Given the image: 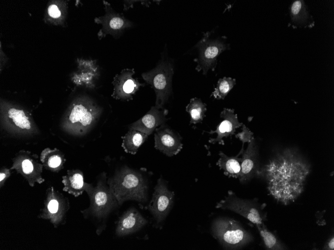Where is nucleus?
Masks as SVG:
<instances>
[{"label":"nucleus","mask_w":334,"mask_h":250,"mask_svg":"<svg viewBox=\"0 0 334 250\" xmlns=\"http://www.w3.org/2000/svg\"><path fill=\"white\" fill-rule=\"evenodd\" d=\"M220 158L217 165L224 173L229 177L238 178L241 170L242 158L236 157H230L220 151L218 153Z\"/></svg>","instance_id":"19"},{"label":"nucleus","mask_w":334,"mask_h":250,"mask_svg":"<svg viewBox=\"0 0 334 250\" xmlns=\"http://www.w3.org/2000/svg\"><path fill=\"white\" fill-rule=\"evenodd\" d=\"M260 236L267 250H286L288 248L280 240L270 232L264 224L256 225Z\"/></svg>","instance_id":"20"},{"label":"nucleus","mask_w":334,"mask_h":250,"mask_svg":"<svg viewBox=\"0 0 334 250\" xmlns=\"http://www.w3.org/2000/svg\"><path fill=\"white\" fill-rule=\"evenodd\" d=\"M220 117L222 120L217 126L216 129L208 132L209 134H217L216 138L209 140L210 143L224 145L223 138L232 136L234 134L236 129L243 125L242 123L239 122L236 114L232 109L224 108L220 113Z\"/></svg>","instance_id":"13"},{"label":"nucleus","mask_w":334,"mask_h":250,"mask_svg":"<svg viewBox=\"0 0 334 250\" xmlns=\"http://www.w3.org/2000/svg\"><path fill=\"white\" fill-rule=\"evenodd\" d=\"M212 234L227 249H240L254 241L252 234L238 222L230 218L216 219L212 224Z\"/></svg>","instance_id":"3"},{"label":"nucleus","mask_w":334,"mask_h":250,"mask_svg":"<svg viewBox=\"0 0 334 250\" xmlns=\"http://www.w3.org/2000/svg\"><path fill=\"white\" fill-rule=\"evenodd\" d=\"M146 170L135 169L124 165L118 171L111 182L112 191L118 205L127 201L136 202L141 209H146L148 199V182Z\"/></svg>","instance_id":"2"},{"label":"nucleus","mask_w":334,"mask_h":250,"mask_svg":"<svg viewBox=\"0 0 334 250\" xmlns=\"http://www.w3.org/2000/svg\"><path fill=\"white\" fill-rule=\"evenodd\" d=\"M71 186L75 190H80L84 186V178L80 173H74L70 179Z\"/></svg>","instance_id":"25"},{"label":"nucleus","mask_w":334,"mask_h":250,"mask_svg":"<svg viewBox=\"0 0 334 250\" xmlns=\"http://www.w3.org/2000/svg\"><path fill=\"white\" fill-rule=\"evenodd\" d=\"M8 115L18 127L26 129L31 128L30 123L22 110L12 108L8 110Z\"/></svg>","instance_id":"23"},{"label":"nucleus","mask_w":334,"mask_h":250,"mask_svg":"<svg viewBox=\"0 0 334 250\" xmlns=\"http://www.w3.org/2000/svg\"><path fill=\"white\" fill-rule=\"evenodd\" d=\"M134 68H126L117 74L112 82L114 88L112 96L116 99L129 101L132 100L134 95L144 83L139 82L133 75Z\"/></svg>","instance_id":"9"},{"label":"nucleus","mask_w":334,"mask_h":250,"mask_svg":"<svg viewBox=\"0 0 334 250\" xmlns=\"http://www.w3.org/2000/svg\"><path fill=\"white\" fill-rule=\"evenodd\" d=\"M242 131L236 135V137L238 138L242 143V148L240 152L242 154L244 151V145L245 143L250 142L254 138L253 133L244 125H242Z\"/></svg>","instance_id":"24"},{"label":"nucleus","mask_w":334,"mask_h":250,"mask_svg":"<svg viewBox=\"0 0 334 250\" xmlns=\"http://www.w3.org/2000/svg\"><path fill=\"white\" fill-rule=\"evenodd\" d=\"M168 114V111L166 109L152 106L144 116L130 124L128 129L139 131L148 136L158 127L164 124L168 120L166 118Z\"/></svg>","instance_id":"12"},{"label":"nucleus","mask_w":334,"mask_h":250,"mask_svg":"<svg viewBox=\"0 0 334 250\" xmlns=\"http://www.w3.org/2000/svg\"><path fill=\"white\" fill-rule=\"evenodd\" d=\"M266 206V204H260L255 199L240 198L229 191L224 198L217 204L216 208L234 212L256 226L264 224L267 220Z\"/></svg>","instance_id":"5"},{"label":"nucleus","mask_w":334,"mask_h":250,"mask_svg":"<svg viewBox=\"0 0 334 250\" xmlns=\"http://www.w3.org/2000/svg\"><path fill=\"white\" fill-rule=\"evenodd\" d=\"M174 193L168 188V183L162 177L157 181L152 199L147 205L155 226L159 228L170 212L174 202Z\"/></svg>","instance_id":"7"},{"label":"nucleus","mask_w":334,"mask_h":250,"mask_svg":"<svg viewBox=\"0 0 334 250\" xmlns=\"http://www.w3.org/2000/svg\"><path fill=\"white\" fill-rule=\"evenodd\" d=\"M173 74V65L164 56L154 68L142 74L144 80L154 89L156 96L155 106L158 108H163L172 93Z\"/></svg>","instance_id":"4"},{"label":"nucleus","mask_w":334,"mask_h":250,"mask_svg":"<svg viewBox=\"0 0 334 250\" xmlns=\"http://www.w3.org/2000/svg\"><path fill=\"white\" fill-rule=\"evenodd\" d=\"M48 15L52 18H58L61 14L60 8L56 4H51L48 9Z\"/></svg>","instance_id":"26"},{"label":"nucleus","mask_w":334,"mask_h":250,"mask_svg":"<svg viewBox=\"0 0 334 250\" xmlns=\"http://www.w3.org/2000/svg\"><path fill=\"white\" fill-rule=\"evenodd\" d=\"M48 208L50 213H56L58 210V203L56 200H52L49 202Z\"/></svg>","instance_id":"29"},{"label":"nucleus","mask_w":334,"mask_h":250,"mask_svg":"<svg viewBox=\"0 0 334 250\" xmlns=\"http://www.w3.org/2000/svg\"><path fill=\"white\" fill-rule=\"evenodd\" d=\"M210 35V32L204 33L196 46L198 49L199 55L198 58L194 60L198 63L196 69L198 71L202 70L204 75L209 69L214 70L218 56L230 48L229 44L224 39L226 37L212 39Z\"/></svg>","instance_id":"6"},{"label":"nucleus","mask_w":334,"mask_h":250,"mask_svg":"<svg viewBox=\"0 0 334 250\" xmlns=\"http://www.w3.org/2000/svg\"><path fill=\"white\" fill-rule=\"evenodd\" d=\"M6 175L4 173H1L0 175V181H2V180L4 179Z\"/></svg>","instance_id":"31"},{"label":"nucleus","mask_w":334,"mask_h":250,"mask_svg":"<svg viewBox=\"0 0 334 250\" xmlns=\"http://www.w3.org/2000/svg\"><path fill=\"white\" fill-rule=\"evenodd\" d=\"M148 221L134 208L126 210L118 221L116 234L120 237H126L141 230Z\"/></svg>","instance_id":"11"},{"label":"nucleus","mask_w":334,"mask_h":250,"mask_svg":"<svg viewBox=\"0 0 334 250\" xmlns=\"http://www.w3.org/2000/svg\"><path fill=\"white\" fill-rule=\"evenodd\" d=\"M206 105L196 97L190 99L186 106V111L190 115V124L200 123L205 116Z\"/></svg>","instance_id":"21"},{"label":"nucleus","mask_w":334,"mask_h":250,"mask_svg":"<svg viewBox=\"0 0 334 250\" xmlns=\"http://www.w3.org/2000/svg\"><path fill=\"white\" fill-rule=\"evenodd\" d=\"M22 170L24 173L28 174L32 172L33 166L32 162L28 160H24L22 163Z\"/></svg>","instance_id":"27"},{"label":"nucleus","mask_w":334,"mask_h":250,"mask_svg":"<svg viewBox=\"0 0 334 250\" xmlns=\"http://www.w3.org/2000/svg\"><path fill=\"white\" fill-rule=\"evenodd\" d=\"M241 170L238 177L242 184L246 183L256 176L258 170V148L255 139L248 143L246 149L243 151Z\"/></svg>","instance_id":"14"},{"label":"nucleus","mask_w":334,"mask_h":250,"mask_svg":"<svg viewBox=\"0 0 334 250\" xmlns=\"http://www.w3.org/2000/svg\"><path fill=\"white\" fill-rule=\"evenodd\" d=\"M324 250H334V236L330 237L326 242L323 248Z\"/></svg>","instance_id":"30"},{"label":"nucleus","mask_w":334,"mask_h":250,"mask_svg":"<svg viewBox=\"0 0 334 250\" xmlns=\"http://www.w3.org/2000/svg\"><path fill=\"white\" fill-rule=\"evenodd\" d=\"M61 163V159L58 156H54L50 158L48 160V165L52 168H56L58 167Z\"/></svg>","instance_id":"28"},{"label":"nucleus","mask_w":334,"mask_h":250,"mask_svg":"<svg viewBox=\"0 0 334 250\" xmlns=\"http://www.w3.org/2000/svg\"><path fill=\"white\" fill-rule=\"evenodd\" d=\"M236 84V79L231 77L220 78L211 96L217 99H224Z\"/></svg>","instance_id":"22"},{"label":"nucleus","mask_w":334,"mask_h":250,"mask_svg":"<svg viewBox=\"0 0 334 250\" xmlns=\"http://www.w3.org/2000/svg\"><path fill=\"white\" fill-rule=\"evenodd\" d=\"M98 185L92 196V210L96 216L102 217L112 207L119 205L112 191H108L102 184Z\"/></svg>","instance_id":"15"},{"label":"nucleus","mask_w":334,"mask_h":250,"mask_svg":"<svg viewBox=\"0 0 334 250\" xmlns=\"http://www.w3.org/2000/svg\"><path fill=\"white\" fill-rule=\"evenodd\" d=\"M91 105L79 102L75 104L70 112L69 119L73 123H78L83 127L90 126L93 122L96 110Z\"/></svg>","instance_id":"17"},{"label":"nucleus","mask_w":334,"mask_h":250,"mask_svg":"<svg viewBox=\"0 0 334 250\" xmlns=\"http://www.w3.org/2000/svg\"><path fill=\"white\" fill-rule=\"evenodd\" d=\"M148 137V135L142 132L129 129L122 137V146L126 153L135 155Z\"/></svg>","instance_id":"18"},{"label":"nucleus","mask_w":334,"mask_h":250,"mask_svg":"<svg viewBox=\"0 0 334 250\" xmlns=\"http://www.w3.org/2000/svg\"><path fill=\"white\" fill-rule=\"evenodd\" d=\"M154 148L168 157L178 154L182 149V138L178 133L162 124L156 128Z\"/></svg>","instance_id":"10"},{"label":"nucleus","mask_w":334,"mask_h":250,"mask_svg":"<svg viewBox=\"0 0 334 250\" xmlns=\"http://www.w3.org/2000/svg\"><path fill=\"white\" fill-rule=\"evenodd\" d=\"M106 14L96 18V22L102 24V27L98 33L100 38L110 34L114 37H118L127 29L132 28L134 24L126 19L122 13L116 12L107 2L104 1Z\"/></svg>","instance_id":"8"},{"label":"nucleus","mask_w":334,"mask_h":250,"mask_svg":"<svg viewBox=\"0 0 334 250\" xmlns=\"http://www.w3.org/2000/svg\"><path fill=\"white\" fill-rule=\"evenodd\" d=\"M289 10L290 21L288 26L293 28H312L314 26V21L304 0L294 1L290 5Z\"/></svg>","instance_id":"16"},{"label":"nucleus","mask_w":334,"mask_h":250,"mask_svg":"<svg viewBox=\"0 0 334 250\" xmlns=\"http://www.w3.org/2000/svg\"><path fill=\"white\" fill-rule=\"evenodd\" d=\"M310 172V164L298 151L286 148L258 169L256 176L266 182L269 194L277 202L288 205L303 193Z\"/></svg>","instance_id":"1"}]
</instances>
